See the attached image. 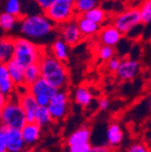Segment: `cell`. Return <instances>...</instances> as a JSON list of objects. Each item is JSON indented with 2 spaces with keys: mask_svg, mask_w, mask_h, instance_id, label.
Instances as JSON below:
<instances>
[{
  "mask_svg": "<svg viewBox=\"0 0 151 152\" xmlns=\"http://www.w3.org/2000/svg\"><path fill=\"white\" fill-rule=\"evenodd\" d=\"M127 152H150L147 145L143 142H132L128 147Z\"/></svg>",
  "mask_w": 151,
  "mask_h": 152,
  "instance_id": "obj_31",
  "label": "cell"
},
{
  "mask_svg": "<svg viewBox=\"0 0 151 152\" xmlns=\"http://www.w3.org/2000/svg\"><path fill=\"white\" fill-rule=\"evenodd\" d=\"M39 66L43 79L57 90H67L70 83V73L65 62L59 61L45 50Z\"/></svg>",
  "mask_w": 151,
  "mask_h": 152,
  "instance_id": "obj_1",
  "label": "cell"
},
{
  "mask_svg": "<svg viewBox=\"0 0 151 152\" xmlns=\"http://www.w3.org/2000/svg\"><path fill=\"white\" fill-rule=\"evenodd\" d=\"M7 70H9L10 77L12 79V81L14 83L15 87H19V86L26 85V81H24V69L22 66H20L18 64L14 61V60H11L10 62L7 64Z\"/></svg>",
  "mask_w": 151,
  "mask_h": 152,
  "instance_id": "obj_22",
  "label": "cell"
},
{
  "mask_svg": "<svg viewBox=\"0 0 151 152\" xmlns=\"http://www.w3.org/2000/svg\"><path fill=\"white\" fill-rule=\"evenodd\" d=\"M50 53L53 56L58 59L59 61L66 62L69 59V54H70V47L62 40V38L59 37L53 41L51 45V50Z\"/></svg>",
  "mask_w": 151,
  "mask_h": 152,
  "instance_id": "obj_20",
  "label": "cell"
},
{
  "mask_svg": "<svg viewBox=\"0 0 151 152\" xmlns=\"http://www.w3.org/2000/svg\"><path fill=\"white\" fill-rule=\"evenodd\" d=\"M15 90L16 87L10 77L7 66L5 64H0V92L3 93L7 97H11L15 94Z\"/></svg>",
  "mask_w": 151,
  "mask_h": 152,
  "instance_id": "obj_17",
  "label": "cell"
},
{
  "mask_svg": "<svg viewBox=\"0 0 151 152\" xmlns=\"http://www.w3.org/2000/svg\"><path fill=\"white\" fill-rule=\"evenodd\" d=\"M89 152H111V148H109L107 145H96L92 146Z\"/></svg>",
  "mask_w": 151,
  "mask_h": 152,
  "instance_id": "obj_37",
  "label": "cell"
},
{
  "mask_svg": "<svg viewBox=\"0 0 151 152\" xmlns=\"http://www.w3.org/2000/svg\"><path fill=\"white\" fill-rule=\"evenodd\" d=\"M52 115L50 113L48 107H38L37 111L35 113V123L37 124L40 128L49 127L53 123Z\"/></svg>",
  "mask_w": 151,
  "mask_h": 152,
  "instance_id": "obj_25",
  "label": "cell"
},
{
  "mask_svg": "<svg viewBox=\"0 0 151 152\" xmlns=\"http://www.w3.org/2000/svg\"><path fill=\"white\" fill-rule=\"evenodd\" d=\"M57 28L43 14H36L22 18L20 22V33L29 40H41L50 36Z\"/></svg>",
  "mask_w": 151,
  "mask_h": 152,
  "instance_id": "obj_2",
  "label": "cell"
},
{
  "mask_svg": "<svg viewBox=\"0 0 151 152\" xmlns=\"http://www.w3.org/2000/svg\"><path fill=\"white\" fill-rule=\"evenodd\" d=\"M57 91V89L50 85L43 77L29 87V92L34 96L39 107H48Z\"/></svg>",
  "mask_w": 151,
  "mask_h": 152,
  "instance_id": "obj_7",
  "label": "cell"
},
{
  "mask_svg": "<svg viewBox=\"0 0 151 152\" xmlns=\"http://www.w3.org/2000/svg\"><path fill=\"white\" fill-rule=\"evenodd\" d=\"M139 9L141 13L142 23L149 24L151 22V0H144V2Z\"/></svg>",
  "mask_w": 151,
  "mask_h": 152,
  "instance_id": "obj_29",
  "label": "cell"
},
{
  "mask_svg": "<svg viewBox=\"0 0 151 152\" xmlns=\"http://www.w3.org/2000/svg\"><path fill=\"white\" fill-rule=\"evenodd\" d=\"M92 145L91 142H87V144H80V145H75L69 147L68 152H89V150L91 149Z\"/></svg>",
  "mask_w": 151,
  "mask_h": 152,
  "instance_id": "obj_34",
  "label": "cell"
},
{
  "mask_svg": "<svg viewBox=\"0 0 151 152\" xmlns=\"http://www.w3.org/2000/svg\"><path fill=\"white\" fill-rule=\"evenodd\" d=\"M54 121H59L67 116L70 109V94L68 90H58L48 106Z\"/></svg>",
  "mask_w": 151,
  "mask_h": 152,
  "instance_id": "obj_8",
  "label": "cell"
},
{
  "mask_svg": "<svg viewBox=\"0 0 151 152\" xmlns=\"http://www.w3.org/2000/svg\"><path fill=\"white\" fill-rule=\"evenodd\" d=\"M123 36V34L120 33L113 24L108 23L106 26H102L96 37L99 45L114 48L120 42Z\"/></svg>",
  "mask_w": 151,
  "mask_h": 152,
  "instance_id": "obj_11",
  "label": "cell"
},
{
  "mask_svg": "<svg viewBox=\"0 0 151 152\" xmlns=\"http://www.w3.org/2000/svg\"><path fill=\"white\" fill-rule=\"evenodd\" d=\"M2 126V116H1V112H0V127Z\"/></svg>",
  "mask_w": 151,
  "mask_h": 152,
  "instance_id": "obj_42",
  "label": "cell"
},
{
  "mask_svg": "<svg viewBox=\"0 0 151 152\" xmlns=\"http://www.w3.org/2000/svg\"><path fill=\"white\" fill-rule=\"evenodd\" d=\"M75 20L77 22L80 33L83 34L84 37H94V36H97V34L99 33L100 28H102V26H99V24H96L95 22L89 20L84 15L76 16Z\"/></svg>",
  "mask_w": 151,
  "mask_h": 152,
  "instance_id": "obj_18",
  "label": "cell"
},
{
  "mask_svg": "<svg viewBox=\"0 0 151 152\" xmlns=\"http://www.w3.org/2000/svg\"><path fill=\"white\" fill-rule=\"evenodd\" d=\"M7 127H0V152H7Z\"/></svg>",
  "mask_w": 151,
  "mask_h": 152,
  "instance_id": "obj_32",
  "label": "cell"
},
{
  "mask_svg": "<svg viewBox=\"0 0 151 152\" xmlns=\"http://www.w3.org/2000/svg\"><path fill=\"white\" fill-rule=\"evenodd\" d=\"M33 152H48V151H47V150L39 149V150H33Z\"/></svg>",
  "mask_w": 151,
  "mask_h": 152,
  "instance_id": "obj_40",
  "label": "cell"
},
{
  "mask_svg": "<svg viewBox=\"0 0 151 152\" xmlns=\"http://www.w3.org/2000/svg\"><path fill=\"white\" fill-rule=\"evenodd\" d=\"M55 1H56V0H35V2L37 3L38 7L43 10V12L47 11V10L55 2Z\"/></svg>",
  "mask_w": 151,
  "mask_h": 152,
  "instance_id": "obj_35",
  "label": "cell"
},
{
  "mask_svg": "<svg viewBox=\"0 0 151 152\" xmlns=\"http://www.w3.org/2000/svg\"><path fill=\"white\" fill-rule=\"evenodd\" d=\"M7 100H9V97H7L3 93L0 92V112H1V110L4 108V106L7 104Z\"/></svg>",
  "mask_w": 151,
  "mask_h": 152,
  "instance_id": "obj_38",
  "label": "cell"
},
{
  "mask_svg": "<svg viewBox=\"0 0 151 152\" xmlns=\"http://www.w3.org/2000/svg\"><path fill=\"white\" fill-rule=\"evenodd\" d=\"M18 22V18L7 13L0 14V28L5 32H9L15 28V26Z\"/></svg>",
  "mask_w": 151,
  "mask_h": 152,
  "instance_id": "obj_27",
  "label": "cell"
},
{
  "mask_svg": "<svg viewBox=\"0 0 151 152\" xmlns=\"http://www.w3.org/2000/svg\"><path fill=\"white\" fill-rule=\"evenodd\" d=\"M139 70H141V66L137 60L130 58V57H127V58L125 57L120 61L119 68L115 72V76L119 80L130 81L139 75Z\"/></svg>",
  "mask_w": 151,
  "mask_h": 152,
  "instance_id": "obj_10",
  "label": "cell"
},
{
  "mask_svg": "<svg viewBox=\"0 0 151 152\" xmlns=\"http://www.w3.org/2000/svg\"><path fill=\"white\" fill-rule=\"evenodd\" d=\"M45 50L36 42L24 37L14 38V54L13 60L23 69L34 64H39Z\"/></svg>",
  "mask_w": 151,
  "mask_h": 152,
  "instance_id": "obj_3",
  "label": "cell"
},
{
  "mask_svg": "<svg viewBox=\"0 0 151 152\" xmlns=\"http://www.w3.org/2000/svg\"><path fill=\"white\" fill-rule=\"evenodd\" d=\"M91 135H92L91 129L88 126H83L76 129L68 136V138L66 140V144L68 147L80 145V144H87V142H90Z\"/></svg>",
  "mask_w": 151,
  "mask_h": 152,
  "instance_id": "obj_16",
  "label": "cell"
},
{
  "mask_svg": "<svg viewBox=\"0 0 151 152\" xmlns=\"http://www.w3.org/2000/svg\"><path fill=\"white\" fill-rule=\"evenodd\" d=\"M7 152H20L28 149L22 137L21 130L7 129Z\"/></svg>",
  "mask_w": 151,
  "mask_h": 152,
  "instance_id": "obj_14",
  "label": "cell"
},
{
  "mask_svg": "<svg viewBox=\"0 0 151 152\" xmlns=\"http://www.w3.org/2000/svg\"><path fill=\"white\" fill-rule=\"evenodd\" d=\"M84 16L89 19V20H91V21L95 22L96 24H99L100 26L108 24L107 22L109 20V15L106 12V10L102 7H97L95 9L91 10L88 13H86Z\"/></svg>",
  "mask_w": 151,
  "mask_h": 152,
  "instance_id": "obj_23",
  "label": "cell"
},
{
  "mask_svg": "<svg viewBox=\"0 0 151 152\" xmlns=\"http://www.w3.org/2000/svg\"><path fill=\"white\" fill-rule=\"evenodd\" d=\"M59 35L62 40L69 45V47H75L77 45L80 41L83 40V34L80 33L79 28L77 26L76 20H72L67 23L62 24V26H58Z\"/></svg>",
  "mask_w": 151,
  "mask_h": 152,
  "instance_id": "obj_9",
  "label": "cell"
},
{
  "mask_svg": "<svg viewBox=\"0 0 151 152\" xmlns=\"http://www.w3.org/2000/svg\"><path fill=\"white\" fill-rule=\"evenodd\" d=\"M64 152H67V151H64Z\"/></svg>",
  "mask_w": 151,
  "mask_h": 152,
  "instance_id": "obj_43",
  "label": "cell"
},
{
  "mask_svg": "<svg viewBox=\"0 0 151 152\" xmlns=\"http://www.w3.org/2000/svg\"><path fill=\"white\" fill-rule=\"evenodd\" d=\"M125 133L117 121H112L108 125L106 130V140L107 146L109 148H115L119 146L124 140Z\"/></svg>",
  "mask_w": 151,
  "mask_h": 152,
  "instance_id": "obj_12",
  "label": "cell"
},
{
  "mask_svg": "<svg viewBox=\"0 0 151 152\" xmlns=\"http://www.w3.org/2000/svg\"><path fill=\"white\" fill-rule=\"evenodd\" d=\"M43 129L40 128L36 123H28L23 128L21 129V134L23 137L24 144L28 149H32L37 145L41 136Z\"/></svg>",
  "mask_w": 151,
  "mask_h": 152,
  "instance_id": "obj_13",
  "label": "cell"
},
{
  "mask_svg": "<svg viewBox=\"0 0 151 152\" xmlns=\"http://www.w3.org/2000/svg\"><path fill=\"white\" fill-rule=\"evenodd\" d=\"M100 0H74V9L77 16L85 15L91 10L99 7Z\"/></svg>",
  "mask_w": 151,
  "mask_h": 152,
  "instance_id": "obj_24",
  "label": "cell"
},
{
  "mask_svg": "<svg viewBox=\"0 0 151 152\" xmlns=\"http://www.w3.org/2000/svg\"><path fill=\"white\" fill-rule=\"evenodd\" d=\"M19 104L26 113V123H35V113L38 109V104L34 96L29 92L19 97Z\"/></svg>",
  "mask_w": 151,
  "mask_h": 152,
  "instance_id": "obj_15",
  "label": "cell"
},
{
  "mask_svg": "<svg viewBox=\"0 0 151 152\" xmlns=\"http://www.w3.org/2000/svg\"><path fill=\"white\" fill-rule=\"evenodd\" d=\"M97 57L104 62L109 61L112 59L113 57H115V49L112 47H108V45H99V47L96 50Z\"/></svg>",
  "mask_w": 151,
  "mask_h": 152,
  "instance_id": "obj_28",
  "label": "cell"
},
{
  "mask_svg": "<svg viewBox=\"0 0 151 152\" xmlns=\"http://www.w3.org/2000/svg\"><path fill=\"white\" fill-rule=\"evenodd\" d=\"M97 104H98V109L100 111H107L110 108V100L107 97H100Z\"/></svg>",
  "mask_w": 151,
  "mask_h": 152,
  "instance_id": "obj_36",
  "label": "cell"
},
{
  "mask_svg": "<svg viewBox=\"0 0 151 152\" xmlns=\"http://www.w3.org/2000/svg\"><path fill=\"white\" fill-rule=\"evenodd\" d=\"M122 59H119L118 57H113L112 59H110L109 61L106 62V66H107V70L112 73H115L117 71V69L119 68V64Z\"/></svg>",
  "mask_w": 151,
  "mask_h": 152,
  "instance_id": "obj_33",
  "label": "cell"
},
{
  "mask_svg": "<svg viewBox=\"0 0 151 152\" xmlns=\"http://www.w3.org/2000/svg\"><path fill=\"white\" fill-rule=\"evenodd\" d=\"M93 100V95L87 86H78L73 91V102L81 108H87Z\"/></svg>",
  "mask_w": 151,
  "mask_h": 152,
  "instance_id": "obj_19",
  "label": "cell"
},
{
  "mask_svg": "<svg viewBox=\"0 0 151 152\" xmlns=\"http://www.w3.org/2000/svg\"><path fill=\"white\" fill-rule=\"evenodd\" d=\"M147 106H148V109L151 111V92L149 93L148 97H147Z\"/></svg>",
  "mask_w": 151,
  "mask_h": 152,
  "instance_id": "obj_39",
  "label": "cell"
},
{
  "mask_svg": "<svg viewBox=\"0 0 151 152\" xmlns=\"http://www.w3.org/2000/svg\"><path fill=\"white\" fill-rule=\"evenodd\" d=\"M39 78H41V71H40L39 64H31L24 69V81H26V85L28 87L36 83Z\"/></svg>",
  "mask_w": 151,
  "mask_h": 152,
  "instance_id": "obj_26",
  "label": "cell"
},
{
  "mask_svg": "<svg viewBox=\"0 0 151 152\" xmlns=\"http://www.w3.org/2000/svg\"><path fill=\"white\" fill-rule=\"evenodd\" d=\"M14 54V38H0V64L10 62L13 59Z\"/></svg>",
  "mask_w": 151,
  "mask_h": 152,
  "instance_id": "obj_21",
  "label": "cell"
},
{
  "mask_svg": "<svg viewBox=\"0 0 151 152\" xmlns=\"http://www.w3.org/2000/svg\"><path fill=\"white\" fill-rule=\"evenodd\" d=\"M111 23L123 35H128L133 28L143 24L139 9V7H129V9L124 10L112 18Z\"/></svg>",
  "mask_w": 151,
  "mask_h": 152,
  "instance_id": "obj_6",
  "label": "cell"
},
{
  "mask_svg": "<svg viewBox=\"0 0 151 152\" xmlns=\"http://www.w3.org/2000/svg\"><path fill=\"white\" fill-rule=\"evenodd\" d=\"M43 13L57 28L74 20L77 16L74 9V0H56Z\"/></svg>",
  "mask_w": 151,
  "mask_h": 152,
  "instance_id": "obj_5",
  "label": "cell"
},
{
  "mask_svg": "<svg viewBox=\"0 0 151 152\" xmlns=\"http://www.w3.org/2000/svg\"><path fill=\"white\" fill-rule=\"evenodd\" d=\"M4 12L7 14H11L15 17L20 16L21 14V5L19 0H7L5 3Z\"/></svg>",
  "mask_w": 151,
  "mask_h": 152,
  "instance_id": "obj_30",
  "label": "cell"
},
{
  "mask_svg": "<svg viewBox=\"0 0 151 152\" xmlns=\"http://www.w3.org/2000/svg\"><path fill=\"white\" fill-rule=\"evenodd\" d=\"M20 152H33V149H26L23 151H20Z\"/></svg>",
  "mask_w": 151,
  "mask_h": 152,
  "instance_id": "obj_41",
  "label": "cell"
},
{
  "mask_svg": "<svg viewBox=\"0 0 151 152\" xmlns=\"http://www.w3.org/2000/svg\"><path fill=\"white\" fill-rule=\"evenodd\" d=\"M2 125L10 129L21 130L26 124V117L23 109L19 104V96L15 93L9 97L7 104L1 110Z\"/></svg>",
  "mask_w": 151,
  "mask_h": 152,
  "instance_id": "obj_4",
  "label": "cell"
}]
</instances>
